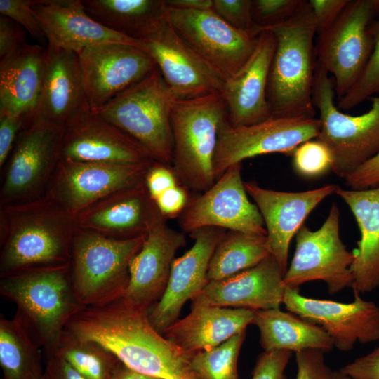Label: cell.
Listing matches in <instances>:
<instances>
[{"label":"cell","instance_id":"cb8c5ba5","mask_svg":"<svg viewBox=\"0 0 379 379\" xmlns=\"http://www.w3.org/2000/svg\"><path fill=\"white\" fill-rule=\"evenodd\" d=\"M275 46L273 33L270 30L261 32L256 48L247 63L235 75L225 80L221 93L231 127L253 125L272 117L267 88Z\"/></svg>","mask_w":379,"mask_h":379},{"label":"cell","instance_id":"836d02e7","mask_svg":"<svg viewBox=\"0 0 379 379\" xmlns=\"http://www.w3.org/2000/svg\"><path fill=\"white\" fill-rule=\"evenodd\" d=\"M44 350L62 358L86 379H107L121 363L97 343L78 339L65 331L51 347Z\"/></svg>","mask_w":379,"mask_h":379},{"label":"cell","instance_id":"d6986e66","mask_svg":"<svg viewBox=\"0 0 379 379\" xmlns=\"http://www.w3.org/2000/svg\"><path fill=\"white\" fill-rule=\"evenodd\" d=\"M226 232L225 229L206 227L190 233L194 239L193 246L175 259L166 291L148 313L150 323L159 333L163 334L178 320L185 302L194 298L208 284L210 260Z\"/></svg>","mask_w":379,"mask_h":379},{"label":"cell","instance_id":"e575fe53","mask_svg":"<svg viewBox=\"0 0 379 379\" xmlns=\"http://www.w3.org/2000/svg\"><path fill=\"white\" fill-rule=\"evenodd\" d=\"M246 330L210 350L192 355L191 366L199 379H239L237 361Z\"/></svg>","mask_w":379,"mask_h":379},{"label":"cell","instance_id":"bcb514c9","mask_svg":"<svg viewBox=\"0 0 379 379\" xmlns=\"http://www.w3.org/2000/svg\"><path fill=\"white\" fill-rule=\"evenodd\" d=\"M317 34L328 29L340 16L349 0H310Z\"/></svg>","mask_w":379,"mask_h":379},{"label":"cell","instance_id":"ffe728a7","mask_svg":"<svg viewBox=\"0 0 379 379\" xmlns=\"http://www.w3.org/2000/svg\"><path fill=\"white\" fill-rule=\"evenodd\" d=\"M244 187L263 219L271 255L285 274L291 239L308 215L325 198L335 193L338 185H327L298 192L265 189L254 181L244 182Z\"/></svg>","mask_w":379,"mask_h":379},{"label":"cell","instance_id":"5bb4252c","mask_svg":"<svg viewBox=\"0 0 379 379\" xmlns=\"http://www.w3.org/2000/svg\"><path fill=\"white\" fill-rule=\"evenodd\" d=\"M154 161L114 164L60 159L45 193L76 217L102 199L145 180Z\"/></svg>","mask_w":379,"mask_h":379},{"label":"cell","instance_id":"3957f363","mask_svg":"<svg viewBox=\"0 0 379 379\" xmlns=\"http://www.w3.org/2000/svg\"><path fill=\"white\" fill-rule=\"evenodd\" d=\"M0 294L16 305L15 315L44 350L55 343L70 319L84 307L73 288L69 265L1 277Z\"/></svg>","mask_w":379,"mask_h":379},{"label":"cell","instance_id":"d6a6232c","mask_svg":"<svg viewBox=\"0 0 379 379\" xmlns=\"http://www.w3.org/2000/svg\"><path fill=\"white\" fill-rule=\"evenodd\" d=\"M271 255L266 235L228 230L208 265V281L222 280L258 265Z\"/></svg>","mask_w":379,"mask_h":379},{"label":"cell","instance_id":"ee69618b","mask_svg":"<svg viewBox=\"0 0 379 379\" xmlns=\"http://www.w3.org/2000/svg\"><path fill=\"white\" fill-rule=\"evenodd\" d=\"M27 41V31L18 23L0 15V59L23 47Z\"/></svg>","mask_w":379,"mask_h":379},{"label":"cell","instance_id":"44dd1931","mask_svg":"<svg viewBox=\"0 0 379 379\" xmlns=\"http://www.w3.org/2000/svg\"><path fill=\"white\" fill-rule=\"evenodd\" d=\"M75 218L79 228L121 239L147 235L166 220L151 197L145 180L102 199Z\"/></svg>","mask_w":379,"mask_h":379},{"label":"cell","instance_id":"7c38bea8","mask_svg":"<svg viewBox=\"0 0 379 379\" xmlns=\"http://www.w3.org/2000/svg\"><path fill=\"white\" fill-rule=\"evenodd\" d=\"M317 117H273L247 126H221L213 159L215 181L231 166L270 153L289 154L302 143L316 139L320 131Z\"/></svg>","mask_w":379,"mask_h":379},{"label":"cell","instance_id":"6da1fadb","mask_svg":"<svg viewBox=\"0 0 379 379\" xmlns=\"http://www.w3.org/2000/svg\"><path fill=\"white\" fill-rule=\"evenodd\" d=\"M0 277L70 264L76 218L47 194L0 206Z\"/></svg>","mask_w":379,"mask_h":379},{"label":"cell","instance_id":"c3c4849f","mask_svg":"<svg viewBox=\"0 0 379 379\" xmlns=\"http://www.w3.org/2000/svg\"><path fill=\"white\" fill-rule=\"evenodd\" d=\"M190 198L188 190L178 184L162 193L155 202L166 219L173 218L182 213Z\"/></svg>","mask_w":379,"mask_h":379},{"label":"cell","instance_id":"8fae6325","mask_svg":"<svg viewBox=\"0 0 379 379\" xmlns=\"http://www.w3.org/2000/svg\"><path fill=\"white\" fill-rule=\"evenodd\" d=\"M164 19L180 39L224 80L252 56L258 35L237 29L212 9L185 11L166 6Z\"/></svg>","mask_w":379,"mask_h":379},{"label":"cell","instance_id":"8d00e7d4","mask_svg":"<svg viewBox=\"0 0 379 379\" xmlns=\"http://www.w3.org/2000/svg\"><path fill=\"white\" fill-rule=\"evenodd\" d=\"M306 0H253L255 32H261L284 23L295 16L307 4Z\"/></svg>","mask_w":379,"mask_h":379},{"label":"cell","instance_id":"7402d4cb","mask_svg":"<svg viewBox=\"0 0 379 379\" xmlns=\"http://www.w3.org/2000/svg\"><path fill=\"white\" fill-rule=\"evenodd\" d=\"M284 273L272 255L230 277L208 281L191 307L218 306L253 311L279 308L286 287Z\"/></svg>","mask_w":379,"mask_h":379},{"label":"cell","instance_id":"e0dca14e","mask_svg":"<svg viewBox=\"0 0 379 379\" xmlns=\"http://www.w3.org/2000/svg\"><path fill=\"white\" fill-rule=\"evenodd\" d=\"M351 302L311 298L299 288H286L283 304L286 309L321 327L341 351L352 350L356 343L379 340V307L354 293Z\"/></svg>","mask_w":379,"mask_h":379},{"label":"cell","instance_id":"7bdbcfd3","mask_svg":"<svg viewBox=\"0 0 379 379\" xmlns=\"http://www.w3.org/2000/svg\"><path fill=\"white\" fill-rule=\"evenodd\" d=\"M24 119L10 112L0 110V167L8 159L16 138L24 124Z\"/></svg>","mask_w":379,"mask_h":379},{"label":"cell","instance_id":"7a4b0ae2","mask_svg":"<svg viewBox=\"0 0 379 379\" xmlns=\"http://www.w3.org/2000/svg\"><path fill=\"white\" fill-rule=\"evenodd\" d=\"M267 30L276 39L267 88L271 115L316 117L313 88L317 29L308 1L293 18Z\"/></svg>","mask_w":379,"mask_h":379},{"label":"cell","instance_id":"4316f807","mask_svg":"<svg viewBox=\"0 0 379 379\" xmlns=\"http://www.w3.org/2000/svg\"><path fill=\"white\" fill-rule=\"evenodd\" d=\"M254 311L218 306L191 307V312L175 321L163 333L190 355L221 345L253 324Z\"/></svg>","mask_w":379,"mask_h":379},{"label":"cell","instance_id":"f907efd6","mask_svg":"<svg viewBox=\"0 0 379 379\" xmlns=\"http://www.w3.org/2000/svg\"><path fill=\"white\" fill-rule=\"evenodd\" d=\"M45 351L44 379H86L60 357Z\"/></svg>","mask_w":379,"mask_h":379},{"label":"cell","instance_id":"ac0fdd59","mask_svg":"<svg viewBox=\"0 0 379 379\" xmlns=\"http://www.w3.org/2000/svg\"><path fill=\"white\" fill-rule=\"evenodd\" d=\"M60 159L114 164L155 161L139 142L91 108L79 112L63 126Z\"/></svg>","mask_w":379,"mask_h":379},{"label":"cell","instance_id":"f6af8a7d","mask_svg":"<svg viewBox=\"0 0 379 379\" xmlns=\"http://www.w3.org/2000/svg\"><path fill=\"white\" fill-rule=\"evenodd\" d=\"M145 180L154 201L165 191L180 184L171 166L156 161L149 167Z\"/></svg>","mask_w":379,"mask_h":379},{"label":"cell","instance_id":"52a82bcc","mask_svg":"<svg viewBox=\"0 0 379 379\" xmlns=\"http://www.w3.org/2000/svg\"><path fill=\"white\" fill-rule=\"evenodd\" d=\"M332 77L317 64L313 103L319 112L320 131L316 138L332 155V171L345 178L379 152V95L371 98L368 112L352 116L335 103Z\"/></svg>","mask_w":379,"mask_h":379},{"label":"cell","instance_id":"277c9868","mask_svg":"<svg viewBox=\"0 0 379 379\" xmlns=\"http://www.w3.org/2000/svg\"><path fill=\"white\" fill-rule=\"evenodd\" d=\"M226 121L227 106L221 92L174 100L171 167L179 183L188 190L202 193L215 183L213 159L219 131Z\"/></svg>","mask_w":379,"mask_h":379},{"label":"cell","instance_id":"f1b7e54d","mask_svg":"<svg viewBox=\"0 0 379 379\" xmlns=\"http://www.w3.org/2000/svg\"><path fill=\"white\" fill-rule=\"evenodd\" d=\"M348 206L357 221L360 239L353 252L354 293L364 294L379 287V187L335 192Z\"/></svg>","mask_w":379,"mask_h":379},{"label":"cell","instance_id":"8992f818","mask_svg":"<svg viewBox=\"0 0 379 379\" xmlns=\"http://www.w3.org/2000/svg\"><path fill=\"white\" fill-rule=\"evenodd\" d=\"M174 100L157 67L145 79L92 110L139 142L154 160L171 166Z\"/></svg>","mask_w":379,"mask_h":379},{"label":"cell","instance_id":"d590c367","mask_svg":"<svg viewBox=\"0 0 379 379\" xmlns=\"http://www.w3.org/2000/svg\"><path fill=\"white\" fill-rule=\"evenodd\" d=\"M374 47L361 76L351 88L339 100L340 110H349L364 100L379 94V18L372 23Z\"/></svg>","mask_w":379,"mask_h":379},{"label":"cell","instance_id":"60d3db41","mask_svg":"<svg viewBox=\"0 0 379 379\" xmlns=\"http://www.w3.org/2000/svg\"><path fill=\"white\" fill-rule=\"evenodd\" d=\"M291 356L287 350L264 351L257 359L251 379H286L285 368Z\"/></svg>","mask_w":379,"mask_h":379},{"label":"cell","instance_id":"74e56055","mask_svg":"<svg viewBox=\"0 0 379 379\" xmlns=\"http://www.w3.org/2000/svg\"><path fill=\"white\" fill-rule=\"evenodd\" d=\"M332 161L329 149L317 139L302 143L293 152V168L305 177L321 175L331 169Z\"/></svg>","mask_w":379,"mask_h":379},{"label":"cell","instance_id":"ba28073f","mask_svg":"<svg viewBox=\"0 0 379 379\" xmlns=\"http://www.w3.org/2000/svg\"><path fill=\"white\" fill-rule=\"evenodd\" d=\"M379 18V0H349L335 20L317 34V64L333 79L338 100L355 84L374 47L372 23Z\"/></svg>","mask_w":379,"mask_h":379},{"label":"cell","instance_id":"484cf974","mask_svg":"<svg viewBox=\"0 0 379 379\" xmlns=\"http://www.w3.org/2000/svg\"><path fill=\"white\" fill-rule=\"evenodd\" d=\"M88 108L78 53L47 45L43 88L34 117L63 127Z\"/></svg>","mask_w":379,"mask_h":379},{"label":"cell","instance_id":"2e32d148","mask_svg":"<svg viewBox=\"0 0 379 379\" xmlns=\"http://www.w3.org/2000/svg\"><path fill=\"white\" fill-rule=\"evenodd\" d=\"M140 41L155 62L175 99L221 92L225 80L176 34L164 18Z\"/></svg>","mask_w":379,"mask_h":379},{"label":"cell","instance_id":"11a10c76","mask_svg":"<svg viewBox=\"0 0 379 379\" xmlns=\"http://www.w3.org/2000/svg\"><path fill=\"white\" fill-rule=\"evenodd\" d=\"M41 379H44V375H43V377H42Z\"/></svg>","mask_w":379,"mask_h":379},{"label":"cell","instance_id":"d4e9b609","mask_svg":"<svg viewBox=\"0 0 379 379\" xmlns=\"http://www.w3.org/2000/svg\"><path fill=\"white\" fill-rule=\"evenodd\" d=\"M33 12L47 45L79 53L105 43H122L140 48V41L102 26L86 12L81 0H35Z\"/></svg>","mask_w":379,"mask_h":379},{"label":"cell","instance_id":"9f6ffc18","mask_svg":"<svg viewBox=\"0 0 379 379\" xmlns=\"http://www.w3.org/2000/svg\"><path fill=\"white\" fill-rule=\"evenodd\" d=\"M4 379V378H3Z\"/></svg>","mask_w":379,"mask_h":379},{"label":"cell","instance_id":"f546056e","mask_svg":"<svg viewBox=\"0 0 379 379\" xmlns=\"http://www.w3.org/2000/svg\"><path fill=\"white\" fill-rule=\"evenodd\" d=\"M253 324L259 329L264 351L296 353L315 350L326 353L334 347L331 338L321 327L280 308L254 311Z\"/></svg>","mask_w":379,"mask_h":379},{"label":"cell","instance_id":"9c48e42d","mask_svg":"<svg viewBox=\"0 0 379 379\" xmlns=\"http://www.w3.org/2000/svg\"><path fill=\"white\" fill-rule=\"evenodd\" d=\"M63 127L34 117L25 121L8 161L0 206L44 195L60 159Z\"/></svg>","mask_w":379,"mask_h":379},{"label":"cell","instance_id":"9a60e30c","mask_svg":"<svg viewBox=\"0 0 379 379\" xmlns=\"http://www.w3.org/2000/svg\"><path fill=\"white\" fill-rule=\"evenodd\" d=\"M86 97L91 109L106 105L156 68L142 49L122 43L91 46L78 53Z\"/></svg>","mask_w":379,"mask_h":379},{"label":"cell","instance_id":"681fc988","mask_svg":"<svg viewBox=\"0 0 379 379\" xmlns=\"http://www.w3.org/2000/svg\"><path fill=\"white\" fill-rule=\"evenodd\" d=\"M340 371L354 379H379V345L368 354L346 364Z\"/></svg>","mask_w":379,"mask_h":379},{"label":"cell","instance_id":"4dcf8cb0","mask_svg":"<svg viewBox=\"0 0 379 379\" xmlns=\"http://www.w3.org/2000/svg\"><path fill=\"white\" fill-rule=\"evenodd\" d=\"M87 14L119 34L140 40L164 16L165 0H81Z\"/></svg>","mask_w":379,"mask_h":379},{"label":"cell","instance_id":"db71d44e","mask_svg":"<svg viewBox=\"0 0 379 379\" xmlns=\"http://www.w3.org/2000/svg\"><path fill=\"white\" fill-rule=\"evenodd\" d=\"M328 379H354L343 373L340 370H331Z\"/></svg>","mask_w":379,"mask_h":379},{"label":"cell","instance_id":"b9f144b4","mask_svg":"<svg viewBox=\"0 0 379 379\" xmlns=\"http://www.w3.org/2000/svg\"><path fill=\"white\" fill-rule=\"evenodd\" d=\"M324 352L309 350L295 353V379H328L331 369L325 362Z\"/></svg>","mask_w":379,"mask_h":379},{"label":"cell","instance_id":"4fadbf2b","mask_svg":"<svg viewBox=\"0 0 379 379\" xmlns=\"http://www.w3.org/2000/svg\"><path fill=\"white\" fill-rule=\"evenodd\" d=\"M241 163L228 168L206 191L192 197L178 217L184 232L206 227L267 235L262 215L248 197Z\"/></svg>","mask_w":379,"mask_h":379},{"label":"cell","instance_id":"5b68a950","mask_svg":"<svg viewBox=\"0 0 379 379\" xmlns=\"http://www.w3.org/2000/svg\"><path fill=\"white\" fill-rule=\"evenodd\" d=\"M147 235L114 239L77 227L69 270L74 290L84 307L103 305L123 298L131 263Z\"/></svg>","mask_w":379,"mask_h":379},{"label":"cell","instance_id":"816d5d0a","mask_svg":"<svg viewBox=\"0 0 379 379\" xmlns=\"http://www.w3.org/2000/svg\"><path fill=\"white\" fill-rule=\"evenodd\" d=\"M168 8L185 10L198 11L212 9L213 0H165Z\"/></svg>","mask_w":379,"mask_h":379},{"label":"cell","instance_id":"30bf717a","mask_svg":"<svg viewBox=\"0 0 379 379\" xmlns=\"http://www.w3.org/2000/svg\"><path fill=\"white\" fill-rule=\"evenodd\" d=\"M354 253L340 237V212L333 203L323 225L312 231L303 225L295 234V253L283 281L286 288H299L312 281H323L328 292L352 288Z\"/></svg>","mask_w":379,"mask_h":379},{"label":"cell","instance_id":"83f0119b","mask_svg":"<svg viewBox=\"0 0 379 379\" xmlns=\"http://www.w3.org/2000/svg\"><path fill=\"white\" fill-rule=\"evenodd\" d=\"M46 59V47L29 43L0 59V110L21 116L25 122L35 116L43 88Z\"/></svg>","mask_w":379,"mask_h":379},{"label":"cell","instance_id":"603a6c76","mask_svg":"<svg viewBox=\"0 0 379 379\" xmlns=\"http://www.w3.org/2000/svg\"><path fill=\"white\" fill-rule=\"evenodd\" d=\"M185 244L184 232L169 227L166 220L156 225L131 263L123 298L149 311L164 293L175 253Z\"/></svg>","mask_w":379,"mask_h":379},{"label":"cell","instance_id":"1f68e13d","mask_svg":"<svg viewBox=\"0 0 379 379\" xmlns=\"http://www.w3.org/2000/svg\"><path fill=\"white\" fill-rule=\"evenodd\" d=\"M41 347L18 316L0 315V366L4 379H41Z\"/></svg>","mask_w":379,"mask_h":379},{"label":"cell","instance_id":"f35d334b","mask_svg":"<svg viewBox=\"0 0 379 379\" xmlns=\"http://www.w3.org/2000/svg\"><path fill=\"white\" fill-rule=\"evenodd\" d=\"M253 0H213L212 10L233 27L258 36L252 14Z\"/></svg>","mask_w":379,"mask_h":379},{"label":"cell","instance_id":"7dc6e473","mask_svg":"<svg viewBox=\"0 0 379 379\" xmlns=\"http://www.w3.org/2000/svg\"><path fill=\"white\" fill-rule=\"evenodd\" d=\"M345 183L352 190L379 187V152L347 175Z\"/></svg>","mask_w":379,"mask_h":379},{"label":"cell","instance_id":"f5cc1de1","mask_svg":"<svg viewBox=\"0 0 379 379\" xmlns=\"http://www.w3.org/2000/svg\"><path fill=\"white\" fill-rule=\"evenodd\" d=\"M107 379H158L133 370L121 362L114 369Z\"/></svg>","mask_w":379,"mask_h":379},{"label":"cell","instance_id":"ab89813d","mask_svg":"<svg viewBox=\"0 0 379 379\" xmlns=\"http://www.w3.org/2000/svg\"><path fill=\"white\" fill-rule=\"evenodd\" d=\"M34 2L35 0H0V13L18 23L33 39L41 43L46 39L32 10Z\"/></svg>","mask_w":379,"mask_h":379}]
</instances>
